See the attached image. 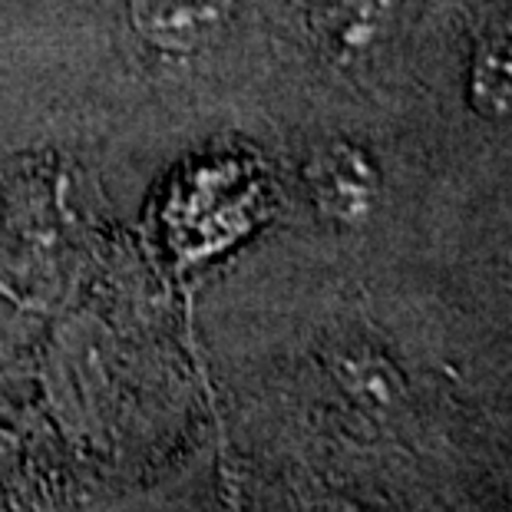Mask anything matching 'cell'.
<instances>
[{"mask_svg":"<svg viewBox=\"0 0 512 512\" xmlns=\"http://www.w3.org/2000/svg\"><path fill=\"white\" fill-rule=\"evenodd\" d=\"M232 0H129L136 30L159 50L192 53L225 27Z\"/></svg>","mask_w":512,"mask_h":512,"instance_id":"cell-2","label":"cell"},{"mask_svg":"<svg viewBox=\"0 0 512 512\" xmlns=\"http://www.w3.org/2000/svg\"><path fill=\"white\" fill-rule=\"evenodd\" d=\"M470 103L489 119L512 116V17L499 20L479 40L470 67Z\"/></svg>","mask_w":512,"mask_h":512,"instance_id":"cell-4","label":"cell"},{"mask_svg":"<svg viewBox=\"0 0 512 512\" xmlns=\"http://www.w3.org/2000/svg\"><path fill=\"white\" fill-rule=\"evenodd\" d=\"M304 182L321 215L341 225H361L377 209L380 172L364 149L351 143H328L311 152Z\"/></svg>","mask_w":512,"mask_h":512,"instance_id":"cell-1","label":"cell"},{"mask_svg":"<svg viewBox=\"0 0 512 512\" xmlns=\"http://www.w3.org/2000/svg\"><path fill=\"white\" fill-rule=\"evenodd\" d=\"M390 20V0H331L321 17V34L331 53L357 60L380 47V40L390 34Z\"/></svg>","mask_w":512,"mask_h":512,"instance_id":"cell-3","label":"cell"}]
</instances>
